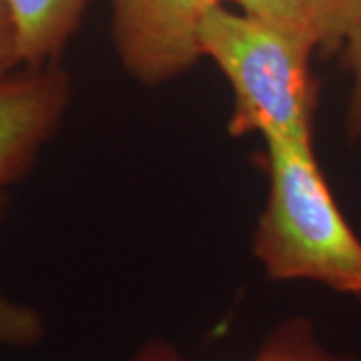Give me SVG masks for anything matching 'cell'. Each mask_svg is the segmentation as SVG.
I'll return each instance as SVG.
<instances>
[{"label": "cell", "instance_id": "5b68a950", "mask_svg": "<svg viewBox=\"0 0 361 361\" xmlns=\"http://www.w3.org/2000/svg\"><path fill=\"white\" fill-rule=\"evenodd\" d=\"M251 14L305 40L315 52H341L355 0H227Z\"/></svg>", "mask_w": 361, "mask_h": 361}, {"label": "cell", "instance_id": "277c9868", "mask_svg": "<svg viewBox=\"0 0 361 361\" xmlns=\"http://www.w3.org/2000/svg\"><path fill=\"white\" fill-rule=\"evenodd\" d=\"M71 99L73 82L61 65L20 66L0 77V213L59 130Z\"/></svg>", "mask_w": 361, "mask_h": 361}, {"label": "cell", "instance_id": "ba28073f", "mask_svg": "<svg viewBox=\"0 0 361 361\" xmlns=\"http://www.w3.org/2000/svg\"><path fill=\"white\" fill-rule=\"evenodd\" d=\"M44 336L40 313L28 305L16 303L0 289V345L30 348Z\"/></svg>", "mask_w": 361, "mask_h": 361}, {"label": "cell", "instance_id": "6da1fadb", "mask_svg": "<svg viewBox=\"0 0 361 361\" xmlns=\"http://www.w3.org/2000/svg\"><path fill=\"white\" fill-rule=\"evenodd\" d=\"M259 165L269 180L253 253L273 281H313L361 303V237L323 175L313 142L269 139Z\"/></svg>", "mask_w": 361, "mask_h": 361}, {"label": "cell", "instance_id": "30bf717a", "mask_svg": "<svg viewBox=\"0 0 361 361\" xmlns=\"http://www.w3.org/2000/svg\"><path fill=\"white\" fill-rule=\"evenodd\" d=\"M20 68L11 2L0 0V77Z\"/></svg>", "mask_w": 361, "mask_h": 361}, {"label": "cell", "instance_id": "8992f818", "mask_svg": "<svg viewBox=\"0 0 361 361\" xmlns=\"http://www.w3.org/2000/svg\"><path fill=\"white\" fill-rule=\"evenodd\" d=\"M20 66L61 65L90 0H8Z\"/></svg>", "mask_w": 361, "mask_h": 361}, {"label": "cell", "instance_id": "3957f363", "mask_svg": "<svg viewBox=\"0 0 361 361\" xmlns=\"http://www.w3.org/2000/svg\"><path fill=\"white\" fill-rule=\"evenodd\" d=\"M118 61L147 87L180 77L201 59L199 30L227 0H109Z\"/></svg>", "mask_w": 361, "mask_h": 361}, {"label": "cell", "instance_id": "52a82bcc", "mask_svg": "<svg viewBox=\"0 0 361 361\" xmlns=\"http://www.w3.org/2000/svg\"><path fill=\"white\" fill-rule=\"evenodd\" d=\"M133 361H185L167 341L145 343ZM247 361H355L329 353L319 343L315 329L305 317H291L277 325L259 351Z\"/></svg>", "mask_w": 361, "mask_h": 361}, {"label": "cell", "instance_id": "9c48e42d", "mask_svg": "<svg viewBox=\"0 0 361 361\" xmlns=\"http://www.w3.org/2000/svg\"><path fill=\"white\" fill-rule=\"evenodd\" d=\"M343 65L351 77V92L348 104V133L361 147V0H355L348 37L341 49Z\"/></svg>", "mask_w": 361, "mask_h": 361}, {"label": "cell", "instance_id": "7a4b0ae2", "mask_svg": "<svg viewBox=\"0 0 361 361\" xmlns=\"http://www.w3.org/2000/svg\"><path fill=\"white\" fill-rule=\"evenodd\" d=\"M199 49L231 85L233 137L313 142L319 103V80L311 66L313 47L219 4L201 25Z\"/></svg>", "mask_w": 361, "mask_h": 361}]
</instances>
